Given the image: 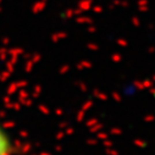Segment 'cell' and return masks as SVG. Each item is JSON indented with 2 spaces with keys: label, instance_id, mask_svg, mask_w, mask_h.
Masks as SVG:
<instances>
[{
  "label": "cell",
  "instance_id": "6da1fadb",
  "mask_svg": "<svg viewBox=\"0 0 155 155\" xmlns=\"http://www.w3.org/2000/svg\"><path fill=\"white\" fill-rule=\"evenodd\" d=\"M0 155H15V142L12 136L0 122Z\"/></svg>",
  "mask_w": 155,
  "mask_h": 155
}]
</instances>
